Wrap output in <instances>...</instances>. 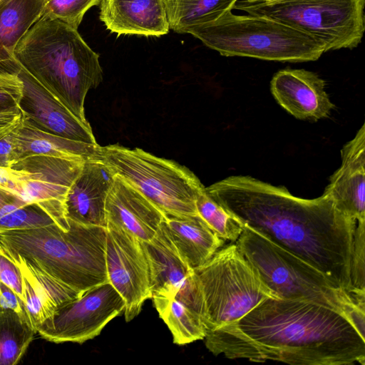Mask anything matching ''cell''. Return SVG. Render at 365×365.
Listing matches in <instances>:
<instances>
[{"mask_svg":"<svg viewBox=\"0 0 365 365\" xmlns=\"http://www.w3.org/2000/svg\"><path fill=\"white\" fill-rule=\"evenodd\" d=\"M99 19L118 36L158 37L170 31L163 0H103Z\"/></svg>","mask_w":365,"mask_h":365,"instance_id":"ac0fdd59","label":"cell"},{"mask_svg":"<svg viewBox=\"0 0 365 365\" xmlns=\"http://www.w3.org/2000/svg\"><path fill=\"white\" fill-rule=\"evenodd\" d=\"M113 176L99 160H85L66 196L64 209L67 221L106 227L105 205Z\"/></svg>","mask_w":365,"mask_h":365,"instance_id":"2e32d148","label":"cell"},{"mask_svg":"<svg viewBox=\"0 0 365 365\" xmlns=\"http://www.w3.org/2000/svg\"><path fill=\"white\" fill-rule=\"evenodd\" d=\"M12 132L16 160L32 155L86 160L96 158L101 147L98 144L73 140L43 131L23 115Z\"/></svg>","mask_w":365,"mask_h":365,"instance_id":"44dd1931","label":"cell"},{"mask_svg":"<svg viewBox=\"0 0 365 365\" xmlns=\"http://www.w3.org/2000/svg\"><path fill=\"white\" fill-rule=\"evenodd\" d=\"M12 75L22 83L19 102L23 117L37 128L67 139L98 144L88 122H83L18 62Z\"/></svg>","mask_w":365,"mask_h":365,"instance_id":"4fadbf2b","label":"cell"},{"mask_svg":"<svg viewBox=\"0 0 365 365\" xmlns=\"http://www.w3.org/2000/svg\"><path fill=\"white\" fill-rule=\"evenodd\" d=\"M96 158L165 216L197 215L196 199L205 187L186 167L140 148L118 144L101 146Z\"/></svg>","mask_w":365,"mask_h":365,"instance_id":"52a82bcc","label":"cell"},{"mask_svg":"<svg viewBox=\"0 0 365 365\" xmlns=\"http://www.w3.org/2000/svg\"><path fill=\"white\" fill-rule=\"evenodd\" d=\"M341 163L323 193L337 209L356 222L365 221V125L341 150Z\"/></svg>","mask_w":365,"mask_h":365,"instance_id":"9a60e30c","label":"cell"},{"mask_svg":"<svg viewBox=\"0 0 365 365\" xmlns=\"http://www.w3.org/2000/svg\"><path fill=\"white\" fill-rule=\"evenodd\" d=\"M205 339L210 352L230 359L365 364V338L354 324L337 309L305 299L268 298Z\"/></svg>","mask_w":365,"mask_h":365,"instance_id":"7a4b0ae2","label":"cell"},{"mask_svg":"<svg viewBox=\"0 0 365 365\" xmlns=\"http://www.w3.org/2000/svg\"><path fill=\"white\" fill-rule=\"evenodd\" d=\"M0 281L14 290L24 302L23 280L21 269L15 260L1 245Z\"/></svg>","mask_w":365,"mask_h":365,"instance_id":"1f68e13d","label":"cell"},{"mask_svg":"<svg viewBox=\"0 0 365 365\" xmlns=\"http://www.w3.org/2000/svg\"><path fill=\"white\" fill-rule=\"evenodd\" d=\"M150 270L153 297H173L195 274L160 225L155 237L141 242Z\"/></svg>","mask_w":365,"mask_h":365,"instance_id":"d6986e66","label":"cell"},{"mask_svg":"<svg viewBox=\"0 0 365 365\" xmlns=\"http://www.w3.org/2000/svg\"><path fill=\"white\" fill-rule=\"evenodd\" d=\"M20 65L83 122L88 91L103 81L99 55L77 29L41 17L14 51Z\"/></svg>","mask_w":365,"mask_h":365,"instance_id":"3957f363","label":"cell"},{"mask_svg":"<svg viewBox=\"0 0 365 365\" xmlns=\"http://www.w3.org/2000/svg\"><path fill=\"white\" fill-rule=\"evenodd\" d=\"M170 29L188 34L198 25L215 20L232 11L239 0H163Z\"/></svg>","mask_w":365,"mask_h":365,"instance_id":"603a6c76","label":"cell"},{"mask_svg":"<svg viewBox=\"0 0 365 365\" xmlns=\"http://www.w3.org/2000/svg\"><path fill=\"white\" fill-rule=\"evenodd\" d=\"M256 1H277V0H256Z\"/></svg>","mask_w":365,"mask_h":365,"instance_id":"d590c367","label":"cell"},{"mask_svg":"<svg viewBox=\"0 0 365 365\" xmlns=\"http://www.w3.org/2000/svg\"><path fill=\"white\" fill-rule=\"evenodd\" d=\"M224 56L266 61L306 62L327 52L324 43L282 21L260 15H237L228 11L189 32Z\"/></svg>","mask_w":365,"mask_h":365,"instance_id":"8992f818","label":"cell"},{"mask_svg":"<svg viewBox=\"0 0 365 365\" xmlns=\"http://www.w3.org/2000/svg\"><path fill=\"white\" fill-rule=\"evenodd\" d=\"M124 309L123 299L109 282H106L58 307L53 317L36 331L53 343L82 344L100 334Z\"/></svg>","mask_w":365,"mask_h":365,"instance_id":"30bf717a","label":"cell"},{"mask_svg":"<svg viewBox=\"0 0 365 365\" xmlns=\"http://www.w3.org/2000/svg\"><path fill=\"white\" fill-rule=\"evenodd\" d=\"M106 224L115 225L148 242L156 235L165 215L141 193L114 175L105 205Z\"/></svg>","mask_w":365,"mask_h":365,"instance_id":"e0dca14e","label":"cell"},{"mask_svg":"<svg viewBox=\"0 0 365 365\" xmlns=\"http://www.w3.org/2000/svg\"><path fill=\"white\" fill-rule=\"evenodd\" d=\"M41 17L61 21L77 29L85 14L103 0H43Z\"/></svg>","mask_w":365,"mask_h":365,"instance_id":"f546056e","label":"cell"},{"mask_svg":"<svg viewBox=\"0 0 365 365\" xmlns=\"http://www.w3.org/2000/svg\"><path fill=\"white\" fill-rule=\"evenodd\" d=\"M43 9V0H0V68L15 58L16 46Z\"/></svg>","mask_w":365,"mask_h":365,"instance_id":"7402d4cb","label":"cell"},{"mask_svg":"<svg viewBox=\"0 0 365 365\" xmlns=\"http://www.w3.org/2000/svg\"><path fill=\"white\" fill-rule=\"evenodd\" d=\"M106 228L108 282L123 299L125 319L130 322L153 296L148 260L138 239L110 223Z\"/></svg>","mask_w":365,"mask_h":365,"instance_id":"7c38bea8","label":"cell"},{"mask_svg":"<svg viewBox=\"0 0 365 365\" xmlns=\"http://www.w3.org/2000/svg\"><path fill=\"white\" fill-rule=\"evenodd\" d=\"M53 223L37 205L0 188V230L32 229Z\"/></svg>","mask_w":365,"mask_h":365,"instance_id":"484cf974","label":"cell"},{"mask_svg":"<svg viewBox=\"0 0 365 365\" xmlns=\"http://www.w3.org/2000/svg\"><path fill=\"white\" fill-rule=\"evenodd\" d=\"M22 83L16 75L0 74V138L20 122Z\"/></svg>","mask_w":365,"mask_h":365,"instance_id":"f1b7e54d","label":"cell"},{"mask_svg":"<svg viewBox=\"0 0 365 365\" xmlns=\"http://www.w3.org/2000/svg\"><path fill=\"white\" fill-rule=\"evenodd\" d=\"M195 205L197 215L220 238L236 242L245 225L213 200L205 187L198 194Z\"/></svg>","mask_w":365,"mask_h":365,"instance_id":"83f0119b","label":"cell"},{"mask_svg":"<svg viewBox=\"0 0 365 365\" xmlns=\"http://www.w3.org/2000/svg\"><path fill=\"white\" fill-rule=\"evenodd\" d=\"M235 244L278 298L325 304L344 314L360 334L365 332V296L335 287L319 269L245 225Z\"/></svg>","mask_w":365,"mask_h":365,"instance_id":"5b68a950","label":"cell"},{"mask_svg":"<svg viewBox=\"0 0 365 365\" xmlns=\"http://www.w3.org/2000/svg\"><path fill=\"white\" fill-rule=\"evenodd\" d=\"M152 299L175 344L184 345L205 339L207 328L202 318L193 309L175 297H153Z\"/></svg>","mask_w":365,"mask_h":365,"instance_id":"cb8c5ba5","label":"cell"},{"mask_svg":"<svg viewBox=\"0 0 365 365\" xmlns=\"http://www.w3.org/2000/svg\"><path fill=\"white\" fill-rule=\"evenodd\" d=\"M36 333L27 319L0 307V365L18 364Z\"/></svg>","mask_w":365,"mask_h":365,"instance_id":"d4e9b609","label":"cell"},{"mask_svg":"<svg viewBox=\"0 0 365 365\" xmlns=\"http://www.w3.org/2000/svg\"><path fill=\"white\" fill-rule=\"evenodd\" d=\"M163 225L182 259L193 269L207 262L225 244L198 215L165 216Z\"/></svg>","mask_w":365,"mask_h":365,"instance_id":"ffe728a7","label":"cell"},{"mask_svg":"<svg viewBox=\"0 0 365 365\" xmlns=\"http://www.w3.org/2000/svg\"><path fill=\"white\" fill-rule=\"evenodd\" d=\"M0 307L16 312L24 319L29 318L23 300L9 287L0 281Z\"/></svg>","mask_w":365,"mask_h":365,"instance_id":"d6a6232c","label":"cell"},{"mask_svg":"<svg viewBox=\"0 0 365 365\" xmlns=\"http://www.w3.org/2000/svg\"><path fill=\"white\" fill-rule=\"evenodd\" d=\"M11 257L21 269L25 309L30 324L36 331L40 326L53 317L57 307L44 287L31 272L25 260L21 257Z\"/></svg>","mask_w":365,"mask_h":365,"instance_id":"4316f807","label":"cell"},{"mask_svg":"<svg viewBox=\"0 0 365 365\" xmlns=\"http://www.w3.org/2000/svg\"><path fill=\"white\" fill-rule=\"evenodd\" d=\"M13 130L0 138V167L10 168L16 161Z\"/></svg>","mask_w":365,"mask_h":365,"instance_id":"836d02e7","label":"cell"},{"mask_svg":"<svg viewBox=\"0 0 365 365\" xmlns=\"http://www.w3.org/2000/svg\"><path fill=\"white\" fill-rule=\"evenodd\" d=\"M365 221L356 222L354 233L350 277L353 287L365 292Z\"/></svg>","mask_w":365,"mask_h":365,"instance_id":"4dcf8cb0","label":"cell"},{"mask_svg":"<svg viewBox=\"0 0 365 365\" xmlns=\"http://www.w3.org/2000/svg\"><path fill=\"white\" fill-rule=\"evenodd\" d=\"M276 101L294 117L317 121L330 116L335 105L325 91V81L304 69H283L270 82Z\"/></svg>","mask_w":365,"mask_h":365,"instance_id":"5bb4252c","label":"cell"},{"mask_svg":"<svg viewBox=\"0 0 365 365\" xmlns=\"http://www.w3.org/2000/svg\"><path fill=\"white\" fill-rule=\"evenodd\" d=\"M207 194L244 225L304 259L336 287L356 295L350 277L356 222L323 193L292 195L247 175H232L205 187Z\"/></svg>","mask_w":365,"mask_h":365,"instance_id":"6da1fadb","label":"cell"},{"mask_svg":"<svg viewBox=\"0 0 365 365\" xmlns=\"http://www.w3.org/2000/svg\"><path fill=\"white\" fill-rule=\"evenodd\" d=\"M68 222L67 231L55 223L32 229L0 230V245L11 256L22 257L83 294L108 282L106 228Z\"/></svg>","mask_w":365,"mask_h":365,"instance_id":"277c9868","label":"cell"},{"mask_svg":"<svg viewBox=\"0 0 365 365\" xmlns=\"http://www.w3.org/2000/svg\"><path fill=\"white\" fill-rule=\"evenodd\" d=\"M0 188L6 190L21 197V186L11 168L0 167Z\"/></svg>","mask_w":365,"mask_h":365,"instance_id":"e575fe53","label":"cell"},{"mask_svg":"<svg viewBox=\"0 0 365 365\" xmlns=\"http://www.w3.org/2000/svg\"><path fill=\"white\" fill-rule=\"evenodd\" d=\"M364 6L365 0H239L233 9L282 21L322 42L329 51L361 43Z\"/></svg>","mask_w":365,"mask_h":365,"instance_id":"9c48e42d","label":"cell"},{"mask_svg":"<svg viewBox=\"0 0 365 365\" xmlns=\"http://www.w3.org/2000/svg\"><path fill=\"white\" fill-rule=\"evenodd\" d=\"M85 160L47 155H32L16 160L11 167L21 189V197L40 207L65 231L66 194Z\"/></svg>","mask_w":365,"mask_h":365,"instance_id":"8fae6325","label":"cell"},{"mask_svg":"<svg viewBox=\"0 0 365 365\" xmlns=\"http://www.w3.org/2000/svg\"><path fill=\"white\" fill-rule=\"evenodd\" d=\"M194 270L202 292L207 331L241 319L268 298L278 299L235 243L223 246Z\"/></svg>","mask_w":365,"mask_h":365,"instance_id":"ba28073f","label":"cell"}]
</instances>
